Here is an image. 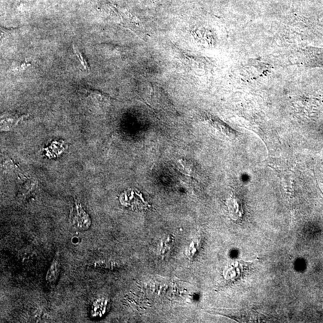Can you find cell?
Listing matches in <instances>:
<instances>
[{
    "label": "cell",
    "instance_id": "1",
    "mask_svg": "<svg viewBox=\"0 0 323 323\" xmlns=\"http://www.w3.org/2000/svg\"><path fill=\"white\" fill-rule=\"evenodd\" d=\"M70 220L73 226L82 230H88L92 224L89 214L77 201H75L73 204L70 212Z\"/></svg>",
    "mask_w": 323,
    "mask_h": 323
},
{
    "label": "cell",
    "instance_id": "2",
    "mask_svg": "<svg viewBox=\"0 0 323 323\" xmlns=\"http://www.w3.org/2000/svg\"><path fill=\"white\" fill-rule=\"evenodd\" d=\"M150 100L154 106H156L158 108H161L164 110L172 111V106L170 104L169 100L166 98L162 91L158 88H154L152 90Z\"/></svg>",
    "mask_w": 323,
    "mask_h": 323
},
{
    "label": "cell",
    "instance_id": "3",
    "mask_svg": "<svg viewBox=\"0 0 323 323\" xmlns=\"http://www.w3.org/2000/svg\"><path fill=\"white\" fill-rule=\"evenodd\" d=\"M26 117H28V115L19 116L12 114H2L1 117V130L9 131L15 128L20 122Z\"/></svg>",
    "mask_w": 323,
    "mask_h": 323
},
{
    "label": "cell",
    "instance_id": "4",
    "mask_svg": "<svg viewBox=\"0 0 323 323\" xmlns=\"http://www.w3.org/2000/svg\"><path fill=\"white\" fill-rule=\"evenodd\" d=\"M60 272V262L56 257L52 261L46 275V281L51 286H56L59 279Z\"/></svg>",
    "mask_w": 323,
    "mask_h": 323
},
{
    "label": "cell",
    "instance_id": "5",
    "mask_svg": "<svg viewBox=\"0 0 323 323\" xmlns=\"http://www.w3.org/2000/svg\"><path fill=\"white\" fill-rule=\"evenodd\" d=\"M92 265L95 268H103V269L110 270H114L120 268V264L116 263V262L106 260H99L93 262Z\"/></svg>",
    "mask_w": 323,
    "mask_h": 323
},
{
    "label": "cell",
    "instance_id": "6",
    "mask_svg": "<svg viewBox=\"0 0 323 323\" xmlns=\"http://www.w3.org/2000/svg\"><path fill=\"white\" fill-rule=\"evenodd\" d=\"M173 240L172 236H167L162 240L160 244V254L166 256L168 252L170 251L172 248Z\"/></svg>",
    "mask_w": 323,
    "mask_h": 323
},
{
    "label": "cell",
    "instance_id": "7",
    "mask_svg": "<svg viewBox=\"0 0 323 323\" xmlns=\"http://www.w3.org/2000/svg\"><path fill=\"white\" fill-rule=\"evenodd\" d=\"M238 203L234 198L228 201V210H230L231 215H232L234 218H238L240 216V208H238Z\"/></svg>",
    "mask_w": 323,
    "mask_h": 323
},
{
    "label": "cell",
    "instance_id": "8",
    "mask_svg": "<svg viewBox=\"0 0 323 323\" xmlns=\"http://www.w3.org/2000/svg\"><path fill=\"white\" fill-rule=\"evenodd\" d=\"M72 48H73V50H74V52L76 54V56L78 58V59L79 60H80V62L81 63V64L82 66L84 67V68L87 71L90 72V67L89 65H88V64L85 60L83 54H82L80 51H79L77 48L75 47V46L74 44L72 45Z\"/></svg>",
    "mask_w": 323,
    "mask_h": 323
},
{
    "label": "cell",
    "instance_id": "9",
    "mask_svg": "<svg viewBox=\"0 0 323 323\" xmlns=\"http://www.w3.org/2000/svg\"><path fill=\"white\" fill-rule=\"evenodd\" d=\"M198 244L199 243L197 242L196 240H194L191 242L190 246H188V248L186 250V255L188 258H192L194 256V254L197 250Z\"/></svg>",
    "mask_w": 323,
    "mask_h": 323
}]
</instances>
